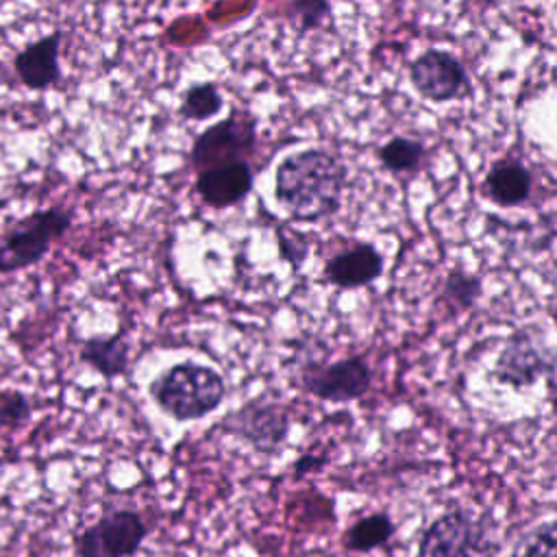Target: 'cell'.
Returning a JSON list of instances; mask_svg holds the SVG:
<instances>
[{
	"label": "cell",
	"instance_id": "cell-4",
	"mask_svg": "<svg viewBox=\"0 0 557 557\" xmlns=\"http://www.w3.org/2000/svg\"><path fill=\"white\" fill-rule=\"evenodd\" d=\"M257 146V122L248 111L233 109L224 120L207 126L202 133L196 135L189 163L196 170L231 163V161H246Z\"/></svg>",
	"mask_w": 557,
	"mask_h": 557
},
{
	"label": "cell",
	"instance_id": "cell-18",
	"mask_svg": "<svg viewBox=\"0 0 557 557\" xmlns=\"http://www.w3.org/2000/svg\"><path fill=\"white\" fill-rule=\"evenodd\" d=\"M224 107V96L218 89L215 83L205 81V83H194L183 91L178 113L185 120L191 122H205L213 115H218Z\"/></svg>",
	"mask_w": 557,
	"mask_h": 557
},
{
	"label": "cell",
	"instance_id": "cell-3",
	"mask_svg": "<svg viewBox=\"0 0 557 557\" xmlns=\"http://www.w3.org/2000/svg\"><path fill=\"white\" fill-rule=\"evenodd\" d=\"M72 211L65 207H46L0 228V274H13L37 265L67 231Z\"/></svg>",
	"mask_w": 557,
	"mask_h": 557
},
{
	"label": "cell",
	"instance_id": "cell-11",
	"mask_svg": "<svg viewBox=\"0 0 557 557\" xmlns=\"http://www.w3.org/2000/svg\"><path fill=\"white\" fill-rule=\"evenodd\" d=\"M255 185V174L248 161H231L198 170L194 189L211 209H228L239 205Z\"/></svg>",
	"mask_w": 557,
	"mask_h": 557
},
{
	"label": "cell",
	"instance_id": "cell-13",
	"mask_svg": "<svg viewBox=\"0 0 557 557\" xmlns=\"http://www.w3.org/2000/svg\"><path fill=\"white\" fill-rule=\"evenodd\" d=\"M226 426L250 442L257 450H274L287 435V416L276 405L248 403L237 413H231Z\"/></svg>",
	"mask_w": 557,
	"mask_h": 557
},
{
	"label": "cell",
	"instance_id": "cell-22",
	"mask_svg": "<svg viewBox=\"0 0 557 557\" xmlns=\"http://www.w3.org/2000/svg\"><path fill=\"white\" fill-rule=\"evenodd\" d=\"M30 400L17 389L0 392V431L13 433L30 420Z\"/></svg>",
	"mask_w": 557,
	"mask_h": 557
},
{
	"label": "cell",
	"instance_id": "cell-2",
	"mask_svg": "<svg viewBox=\"0 0 557 557\" xmlns=\"http://www.w3.org/2000/svg\"><path fill=\"white\" fill-rule=\"evenodd\" d=\"M150 396L163 413L187 422L215 411L226 396V383L222 374L209 366L178 361L150 383Z\"/></svg>",
	"mask_w": 557,
	"mask_h": 557
},
{
	"label": "cell",
	"instance_id": "cell-14",
	"mask_svg": "<svg viewBox=\"0 0 557 557\" xmlns=\"http://www.w3.org/2000/svg\"><path fill=\"white\" fill-rule=\"evenodd\" d=\"M533 176L531 170L513 157H505L492 163L485 174L483 189L487 198L498 207H518L531 196Z\"/></svg>",
	"mask_w": 557,
	"mask_h": 557
},
{
	"label": "cell",
	"instance_id": "cell-21",
	"mask_svg": "<svg viewBox=\"0 0 557 557\" xmlns=\"http://www.w3.org/2000/svg\"><path fill=\"white\" fill-rule=\"evenodd\" d=\"M509 557H557V520L542 522L527 531Z\"/></svg>",
	"mask_w": 557,
	"mask_h": 557
},
{
	"label": "cell",
	"instance_id": "cell-1",
	"mask_svg": "<svg viewBox=\"0 0 557 557\" xmlns=\"http://www.w3.org/2000/svg\"><path fill=\"white\" fill-rule=\"evenodd\" d=\"M346 165L322 148H305L281 159L274 172V198L296 222H320L342 207Z\"/></svg>",
	"mask_w": 557,
	"mask_h": 557
},
{
	"label": "cell",
	"instance_id": "cell-20",
	"mask_svg": "<svg viewBox=\"0 0 557 557\" xmlns=\"http://www.w3.org/2000/svg\"><path fill=\"white\" fill-rule=\"evenodd\" d=\"M442 296L455 309H470L481 296V278L463 268H455L444 278Z\"/></svg>",
	"mask_w": 557,
	"mask_h": 557
},
{
	"label": "cell",
	"instance_id": "cell-15",
	"mask_svg": "<svg viewBox=\"0 0 557 557\" xmlns=\"http://www.w3.org/2000/svg\"><path fill=\"white\" fill-rule=\"evenodd\" d=\"M78 357L102 379L111 381L126 374L131 361V346L122 331L113 335H94L81 344Z\"/></svg>",
	"mask_w": 557,
	"mask_h": 557
},
{
	"label": "cell",
	"instance_id": "cell-7",
	"mask_svg": "<svg viewBox=\"0 0 557 557\" xmlns=\"http://www.w3.org/2000/svg\"><path fill=\"white\" fill-rule=\"evenodd\" d=\"M485 535L479 520L461 507L437 516L420 537L418 557H483Z\"/></svg>",
	"mask_w": 557,
	"mask_h": 557
},
{
	"label": "cell",
	"instance_id": "cell-6",
	"mask_svg": "<svg viewBox=\"0 0 557 557\" xmlns=\"http://www.w3.org/2000/svg\"><path fill=\"white\" fill-rule=\"evenodd\" d=\"M409 83L431 102H453L472 94L466 65L440 48H426L409 63Z\"/></svg>",
	"mask_w": 557,
	"mask_h": 557
},
{
	"label": "cell",
	"instance_id": "cell-9",
	"mask_svg": "<svg viewBox=\"0 0 557 557\" xmlns=\"http://www.w3.org/2000/svg\"><path fill=\"white\" fill-rule=\"evenodd\" d=\"M372 383L370 366L363 357H346L333 363H313L302 370V387L322 400L348 403L361 398Z\"/></svg>",
	"mask_w": 557,
	"mask_h": 557
},
{
	"label": "cell",
	"instance_id": "cell-12",
	"mask_svg": "<svg viewBox=\"0 0 557 557\" xmlns=\"http://www.w3.org/2000/svg\"><path fill=\"white\" fill-rule=\"evenodd\" d=\"M385 268V259L374 244L357 242L344 250H337L324 263L326 283L339 289H357L374 283Z\"/></svg>",
	"mask_w": 557,
	"mask_h": 557
},
{
	"label": "cell",
	"instance_id": "cell-8",
	"mask_svg": "<svg viewBox=\"0 0 557 557\" xmlns=\"http://www.w3.org/2000/svg\"><path fill=\"white\" fill-rule=\"evenodd\" d=\"M557 368V359L550 355L548 346H544L533 331L522 329L516 331L494 361V376L500 385L513 389L533 387L540 379L553 374Z\"/></svg>",
	"mask_w": 557,
	"mask_h": 557
},
{
	"label": "cell",
	"instance_id": "cell-19",
	"mask_svg": "<svg viewBox=\"0 0 557 557\" xmlns=\"http://www.w3.org/2000/svg\"><path fill=\"white\" fill-rule=\"evenodd\" d=\"M285 17L300 33H313L333 24L331 0H289Z\"/></svg>",
	"mask_w": 557,
	"mask_h": 557
},
{
	"label": "cell",
	"instance_id": "cell-17",
	"mask_svg": "<svg viewBox=\"0 0 557 557\" xmlns=\"http://www.w3.org/2000/svg\"><path fill=\"white\" fill-rule=\"evenodd\" d=\"M394 533V524L387 513H370L352 522L344 535V546L352 553H368L383 546Z\"/></svg>",
	"mask_w": 557,
	"mask_h": 557
},
{
	"label": "cell",
	"instance_id": "cell-10",
	"mask_svg": "<svg viewBox=\"0 0 557 557\" xmlns=\"http://www.w3.org/2000/svg\"><path fill=\"white\" fill-rule=\"evenodd\" d=\"M61 44L63 30H52L28 41L13 57V70L20 83L33 91H46L61 81Z\"/></svg>",
	"mask_w": 557,
	"mask_h": 557
},
{
	"label": "cell",
	"instance_id": "cell-5",
	"mask_svg": "<svg viewBox=\"0 0 557 557\" xmlns=\"http://www.w3.org/2000/svg\"><path fill=\"white\" fill-rule=\"evenodd\" d=\"M148 535L144 518L133 509H113L74 535L76 557H133Z\"/></svg>",
	"mask_w": 557,
	"mask_h": 557
},
{
	"label": "cell",
	"instance_id": "cell-16",
	"mask_svg": "<svg viewBox=\"0 0 557 557\" xmlns=\"http://www.w3.org/2000/svg\"><path fill=\"white\" fill-rule=\"evenodd\" d=\"M376 157L381 165L392 174H413L424 165L426 146L420 139L394 135L379 146Z\"/></svg>",
	"mask_w": 557,
	"mask_h": 557
}]
</instances>
